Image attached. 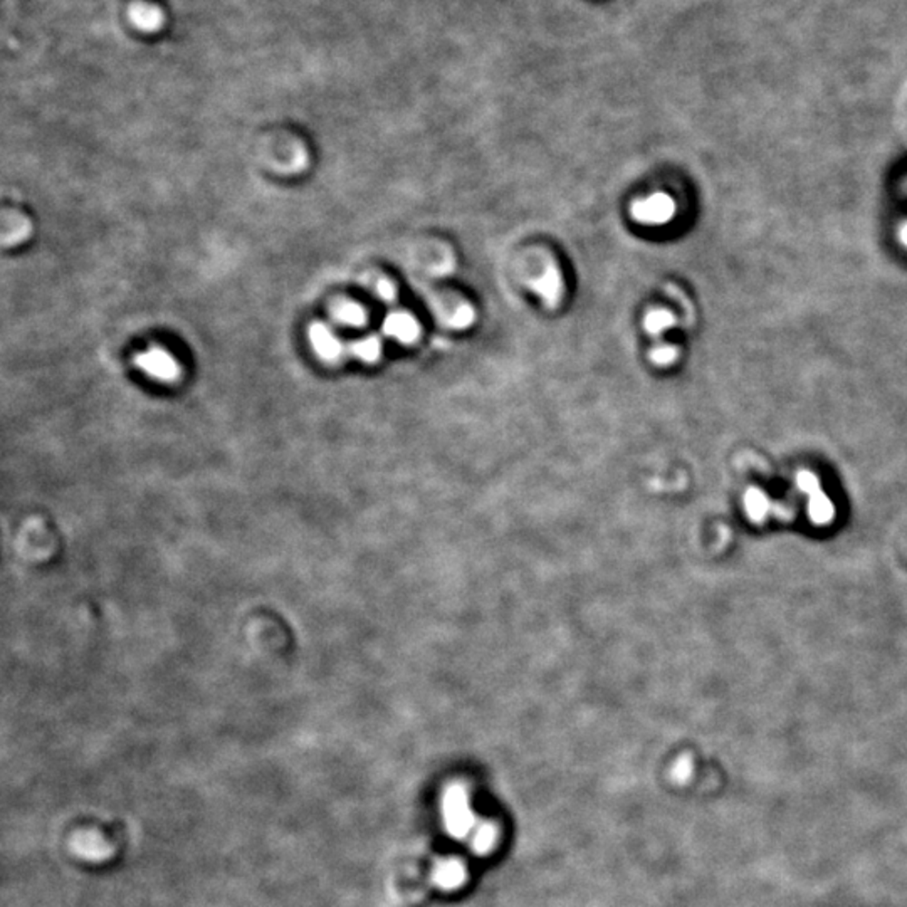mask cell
I'll list each match as a JSON object with an SVG mask.
<instances>
[{
    "mask_svg": "<svg viewBox=\"0 0 907 907\" xmlns=\"http://www.w3.org/2000/svg\"><path fill=\"white\" fill-rule=\"evenodd\" d=\"M334 316L345 324H350V326H358L362 323L365 322V311L362 310L358 304L355 303H345V304H340L336 311H334Z\"/></svg>",
    "mask_w": 907,
    "mask_h": 907,
    "instance_id": "52a82bcc",
    "label": "cell"
},
{
    "mask_svg": "<svg viewBox=\"0 0 907 907\" xmlns=\"http://www.w3.org/2000/svg\"><path fill=\"white\" fill-rule=\"evenodd\" d=\"M135 363L150 377L163 380V381H172V380L179 379V375H180V365L177 363V360L170 353H167L165 350H159V348L140 353Z\"/></svg>",
    "mask_w": 907,
    "mask_h": 907,
    "instance_id": "6da1fadb",
    "label": "cell"
},
{
    "mask_svg": "<svg viewBox=\"0 0 907 907\" xmlns=\"http://www.w3.org/2000/svg\"><path fill=\"white\" fill-rule=\"evenodd\" d=\"M380 350H381V346H380L379 340H375V338H368V340L358 342L356 345H353L355 356L365 360V362L379 360Z\"/></svg>",
    "mask_w": 907,
    "mask_h": 907,
    "instance_id": "ba28073f",
    "label": "cell"
},
{
    "mask_svg": "<svg viewBox=\"0 0 907 907\" xmlns=\"http://www.w3.org/2000/svg\"><path fill=\"white\" fill-rule=\"evenodd\" d=\"M310 340L311 345L316 350V353L328 360V362H334L342 356V345L340 342L334 338L333 333L324 326V324H313L310 330Z\"/></svg>",
    "mask_w": 907,
    "mask_h": 907,
    "instance_id": "277c9868",
    "label": "cell"
},
{
    "mask_svg": "<svg viewBox=\"0 0 907 907\" xmlns=\"http://www.w3.org/2000/svg\"><path fill=\"white\" fill-rule=\"evenodd\" d=\"M672 323H674V318L669 313H652L647 318V328L652 333H659V332H664L667 326H671Z\"/></svg>",
    "mask_w": 907,
    "mask_h": 907,
    "instance_id": "30bf717a",
    "label": "cell"
},
{
    "mask_svg": "<svg viewBox=\"0 0 907 907\" xmlns=\"http://www.w3.org/2000/svg\"><path fill=\"white\" fill-rule=\"evenodd\" d=\"M637 216L651 224H662L674 216V202L664 194L651 197L637 206Z\"/></svg>",
    "mask_w": 907,
    "mask_h": 907,
    "instance_id": "5b68a950",
    "label": "cell"
},
{
    "mask_svg": "<svg viewBox=\"0 0 907 907\" xmlns=\"http://www.w3.org/2000/svg\"><path fill=\"white\" fill-rule=\"evenodd\" d=\"M130 21L133 23L135 27H139L140 31L155 33L163 25L165 15H163L160 7L139 2V4H133L130 7Z\"/></svg>",
    "mask_w": 907,
    "mask_h": 907,
    "instance_id": "3957f363",
    "label": "cell"
},
{
    "mask_svg": "<svg viewBox=\"0 0 907 907\" xmlns=\"http://www.w3.org/2000/svg\"><path fill=\"white\" fill-rule=\"evenodd\" d=\"M415 330H417V326H415L414 320L407 314H393L385 323V332L391 336L400 338V340L414 338Z\"/></svg>",
    "mask_w": 907,
    "mask_h": 907,
    "instance_id": "8992f818",
    "label": "cell"
},
{
    "mask_svg": "<svg viewBox=\"0 0 907 907\" xmlns=\"http://www.w3.org/2000/svg\"><path fill=\"white\" fill-rule=\"evenodd\" d=\"M379 294L381 298L391 299L393 298V294H395V289H393L391 283L383 281V283H381L379 286Z\"/></svg>",
    "mask_w": 907,
    "mask_h": 907,
    "instance_id": "7c38bea8",
    "label": "cell"
},
{
    "mask_svg": "<svg viewBox=\"0 0 907 907\" xmlns=\"http://www.w3.org/2000/svg\"><path fill=\"white\" fill-rule=\"evenodd\" d=\"M676 358V350L671 348V346H662L659 348L657 352H654V360L659 362V363H669Z\"/></svg>",
    "mask_w": 907,
    "mask_h": 907,
    "instance_id": "8fae6325",
    "label": "cell"
},
{
    "mask_svg": "<svg viewBox=\"0 0 907 907\" xmlns=\"http://www.w3.org/2000/svg\"><path fill=\"white\" fill-rule=\"evenodd\" d=\"M902 241L907 244V224L904 226V229H902Z\"/></svg>",
    "mask_w": 907,
    "mask_h": 907,
    "instance_id": "4fadbf2b",
    "label": "cell"
},
{
    "mask_svg": "<svg viewBox=\"0 0 907 907\" xmlns=\"http://www.w3.org/2000/svg\"><path fill=\"white\" fill-rule=\"evenodd\" d=\"M798 484H800V487L804 489L805 493L810 494V513H812L814 521H816V523H827L828 519L834 515V507L830 505L827 497L820 493L815 476H812L808 472H802L798 476Z\"/></svg>",
    "mask_w": 907,
    "mask_h": 907,
    "instance_id": "7a4b0ae2",
    "label": "cell"
},
{
    "mask_svg": "<svg viewBox=\"0 0 907 907\" xmlns=\"http://www.w3.org/2000/svg\"><path fill=\"white\" fill-rule=\"evenodd\" d=\"M747 507L749 515L755 519H758L765 513H768V499L759 491H749L747 496Z\"/></svg>",
    "mask_w": 907,
    "mask_h": 907,
    "instance_id": "9c48e42d",
    "label": "cell"
}]
</instances>
